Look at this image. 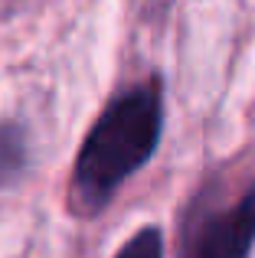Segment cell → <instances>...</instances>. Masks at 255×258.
I'll return each mask as SVG.
<instances>
[{"label": "cell", "instance_id": "cell-1", "mask_svg": "<svg viewBox=\"0 0 255 258\" xmlns=\"http://www.w3.org/2000/svg\"><path fill=\"white\" fill-rule=\"evenodd\" d=\"M164 131V85L141 82L115 95L89 127L72 164L69 206L79 216H95L111 196L154 157Z\"/></svg>", "mask_w": 255, "mask_h": 258}, {"label": "cell", "instance_id": "cell-2", "mask_svg": "<svg viewBox=\"0 0 255 258\" xmlns=\"http://www.w3.org/2000/svg\"><path fill=\"white\" fill-rule=\"evenodd\" d=\"M255 245V183L242 196L200 216L183 242L180 258H249Z\"/></svg>", "mask_w": 255, "mask_h": 258}, {"label": "cell", "instance_id": "cell-3", "mask_svg": "<svg viewBox=\"0 0 255 258\" xmlns=\"http://www.w3.org/2000/svg\"><path fill=\"white\" fill-rule=\"evenodd\" d=\"M30 164V141L23 124L17 121H0V186H10L23 176Z\"/></svg>", "mask_w": 255, "mask_h": 258}, {"label": "cell", "instance_id": "cell-4", "mask_svg": "<svg viewBox=\"0 0 255 258\" xmlns=\"http://www.w3.org/2000/svg\"><path fill=\"white\" fill-rule=\"evenodd\" d=\"M115 258H164V235H160V229L157 226L138 229L115 252Z\"/></svg>", "mask_w": 255, "mask_h": 258}]
</instances>
